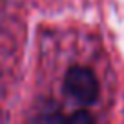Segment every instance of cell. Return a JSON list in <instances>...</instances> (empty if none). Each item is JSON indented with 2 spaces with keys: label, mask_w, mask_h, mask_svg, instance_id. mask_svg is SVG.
Listing matches in <instances>:
<instances>
[{
  "label": "cell",
  "mask_w": 124,
  "mask_h": 124,
  "mask_svg": "<svg viewBox=\"0 0 124 124\" xmlns=\"http://www.w3.org/2000/svg\"><path fill=\"white\" fill-rule=\"evenodd\" d=\"M64 93L82 106H89L99 97V80L91 70L84 66H73L64 77Z\"/></svg>",
  "instance_id": "1"
}]
</instances>
